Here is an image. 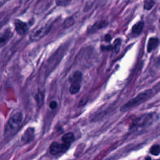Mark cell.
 Instances as JSON below:
<instances>
[{
    "instance_id": "13",
    "label": "cell",
    "mask_w": 160,
    "mask_h": 160,
    "mask_svg": "<svg viewBox=\"0 0 160 160\" xmlns=\"http://www.w3.org/2000/svg\"><path fill=\"white\" fill-rule=\"evenodd\" d=\"M74 139H75L74 135L72 132H71L66 133L62 137V142H66V143H68V144H71V142H72L74 141Z\"/></svg>"
},
{
    "instance_id": "8",
    "label": "cell",
    "mask_w": 160,
    "mask_h": 160,
    "mask_svg": "<svg viewBox=\"0 0 160 160\" xmlns=\"http://www.w3.org/2000/svg\"><path fill=\"white\" fill-rule=\"evenodd\" d=\"M12 32L10 28H6L0 32V46L5 45L11 38Z\"/></svg>"
},
{
    "instance_id": "5",
    "label": "cell",
    "mask_w": 160,
    "mask_h": 160,
    "mask_svg": "<svg viewBox=\"0 0 160 160\" xmlns=\"http://www.w3.org/2000/svg\"><path fill=\"white\" fill-rule=\"evenodd\" d=\"M71 144L62 142L59 143L58 142H53L51 143L49 147V152L52 155H56L59 153H62L67 151Z\"/></svg>"
},
{
    "instance_id": "7",
    "label": "cell",
    "mask_w": 160,
    "mask_h": 160,
    "mask_svg": "<svg viewBox=\"0 0 160 160\" xmlns=\"http://www.w3.org/2000/svg\"><path fill=\"white\" fill-rule=\"evenodd\" d=\"M35 130L34 128L29 127L24 131L22 137H21V142L24 144H26L32 141L34 137Z\"/></svg>"
},
{
    "instance_id": "9",
    "label": "cell",
    "mask_w": 160,
    "mask_h": 160,
    "mask_svg": "<svg viewBox=\"0 0 160 160\" xmlns=\"http://www.w3.org/2000/svg\"><path fill=\"white\" fill-rule=\"evenodd\" d=\"M108 22L106 21H104V20H101V21H97L88 29V32L89 34L94 33L96 31H97L104 28L105 26H106L108 25Z\"/></svg>"
},
{
    "instance_id": "24",
    "label": "cell",
    "mask_w": 160,
    "mask_h": 160,
    "mask_svg": "<svg viewBox=\"0 0 160 160\" xmlns=\"http://www.w3.org/2000/svg\"><path fill=\"white\" fill-rule=\"evenodd\" d=\"M4 24V21L0 20V29H1V28L2 27V26H3Z\"/></svg>"
},
{
    "instance_id": "23",
    "label": "cell",
    "mask_w": 160,
    "mask_h": 160,
    "mask_svg": "<svg viewBox=\"0 0 160 160\" xmlns=\"http://www.w3.org/2000/svg\"><path fill=\"white\" fill-rule=\"evenodd\" d=\"M104 39H105V40L106 41H110L111 40V36L109 35V34H106V36H105V38H104Z\"/></svg>"
},
{
    "instance_id": "17",
    "label": "cell",
    "mask_w": 160,
    "mask_h": 160,
    "mask_svg": "<svg viewBox=\"0 0 160 160\" xmlns=\"http://www.w3.org/2000/svg\"><path fill=\"white\" fill-rule=\"evenodd\" d=\"M150 153L154 156H158L160 154V146L155 144L150 149Z\"/></svg>"
},
{
    "instance_id": "1",
    "label": "cell",
    "mask_w": 160,
    "mask_h": 160,
    "mask_svg": "<svg viewBox=\"0 0 160 160\" xmlns=\"http://www.w3.org/2000/svg\"><path fill=\"white\" fill-rule=\"evenodd\" d=\"M23 120V114L21 112L14 114L7 122L4 128V135L7 137L12 136L17 132Z\"/></svg>"
},
{
    "instance_id": "10",
    "label": "cell",
    "mask_w": 160,
    "mask_h": 160,
    "mask_svg": "<svg viewBox=\"0 0 160 160\" xmlns=\"http://www.w3.org/2000/svg\"><path fill=\"white\" fill-rule=\"evenodd\" d=\"M158 39L157 38H149L147 46V51L148 52H151L153 49H154L158 44Z\"/></svg>"
},
{
    "instance_id": "25",
    "label": "cell",
    "mask_w": 160,
    "mask_h": 160,
    "mask_svg": "<svg viewBox=\"0 0 160 160\" xmlns=\"http://www.w3.org/2000/svg\"><path fill=\"white\" fill-rule=\"evenodd\" d=\"M146 159H151V158H146Z\"/></svg>"
},
{
    "instance_id": "6",
    "label": "cell",
    "mask_w": 160,
    "mask_h": 160,
    "mask_svg": "<svg viewBox=\"0 0 160 160\" xmlns=\"http://www.w3.org/2000/svg\"><path fill=\"white\" fill-rule=\"evenodd\" d=\"M15 30L17 32V33L19 35H23L26 34L28 31L29 30V25L19 19H16L14 22Z\"/></svg>"
},
{
    "instance_id": "20",
    "label": "cell",
    "mask_w": 160,
    "mask_h": 160,
    "mask_svg": "<svg viewBox=\"0 0 160 160\" xmlns=\"http://www.w3.org/2000/svg\"><path fill=\"white\" fill-rule=\"evenodd\" d=\"M72 0H56V4L59 6H66Z\"/></svg>"
},
{
    "instance_id": "3",
    "label": "cell",
    "mask_w": 160,
    "mask_h": 160,
    "mask_svg": "<svg viewBox=\"0 0 160 160\" xmlns=\"http://www.w3.org/2000/svg\"><path fill=\"white\" fill-rule=\"evenodd\" d=\"M152 89H146L144 91L139 93L136 97L130 99L129 101L126 102L123 106H122L120 108L121 111H125L131 108H133L138 105L139 104L148 99L152 94Z\"/></svg>"
},
{
    "instance_id": "16",
    "label": "cell",
    "mask_w": 160,
    "mask_h": 160,
    "mask_svg": "<svg viewBox=\"0 0 160 160\" xmlns=\"http://www.w3.org/2000/svg\"><path fill=\"white\" fill-rule=\"evenodd\" d=\"M80 85L78 83H72L69 88V92L72 94H76L80 90Z\"/></svg>"
},
{
    "instance_id": "21",
    "label": "cell",
    "mask_w": 160,
    "mask_h": 160,
    "mask_svg": "<svg viewBox=\"0 0 160 160\" xmlns=\"http://www.w3.org/2000/svg\"><path fill=\"white\" fill-rule=\"evenodd\" d=\"M57 106H58V103L56 102V101H52L50 102V103H49V107H50L51 109H56V108H57Z\"/></svg>"
},
{
    "instance_id": "14",
    "label": "cell",
    "mask_w": 160,
    "mask_h": 160,
    "mask_svg": "<svg viewBox=\"0 0 160 160\" xmlns=\"http://www.w3.org/2000/svg\"><path fill=\"white\" fill-rule=\"evenodd\" d=\"M121 44V41L120 39H116L114 41V42L113 43V45L112 46V51L114 54L118 53Z\"/></svg>"
},
{
    "instance_id": "18",
    "label": "cell",
    "mask_w": 160,
    "mask_h": 160,
    "mask_svg": "<svg viewBox=\"0 0 160 160\" xmlns=\"http://www.w3.org/2000/svg\"><path fill=\"white\" fill-rule=\"evenodd\" d=\"M74 19L72 17H69L63 22V27L64 28H69L72 26L74 24Z\"/></svg>"
},
{
    "instance_id": "12",
    "label": "cell",
    "mask_w": 160,
    "mask_h": 160,
    "mask_svg": "<svg viewBox=\"0 0 160 160\" xmlns=\"http://www.w3.org/2000/svg\"><path fill=\"white\" fill-rule=\"evenodd\" d=\"M82 79V73L80 71L74 72L69 78V81L72 83L79 84Z\"/></svg>"
},
{
    "instance_id": "19",
    "label": "cell",
    "mask_w": 160,
    "mask_h": 160,
    "mask_svg": "<svg viewBox=\"0 0 160 160\" xmlns=\"http://www.w3.org/2000/svg\"><path fill=\"white\" fill-rule=\"evenodd\" d=\"M36 99L38 106H41L43 102L44 99V94L42 92H39L36 96Z\"/></svg>"
},
{
    "instance_id": "15",
    "label": "cell",
    "mask_w": 160,
    "mask_h": 160,
    "mask_svg": "<svg viewBox=\"0 0 160 160\" xmlns=\"http://www.w3.org/2000/svg\"><path fill=\"white\" fill-rule=\"evenodd\" d=\"M157 0H144V8L146 10H150L155 4Z\"/></svg>"
},
{
    "instance_id": "4",
    "label": "cell",
    "mask_w": 160,
    "mask_h": 160,
    "mask_svg": "<svg viewBox=\"0 0 160 160\" xmlns=\"http://www.w3.org/2000/svg\"><path fill=\"white\" fill-rule=\"evenodd\" d=\"M52 24L51 22H46L39 25L31 31L29 35V39L32 41H39L50 32Z\"/></svg>"
},
{
    "instance_id": "2",
    "label": "cell",
    "mask_w": 160,
    "mask_h": 160,
    "mask_svg": "<svg viewBox=\"0 0 160 160\" xmlns=\"http://www.w3.org/2000/svg\"><path fill=\"white\" fill-rule=\"evenodd\" d=\"M157 119V114L154 112L147 113L135 118L130 126V129L136 130L139 128L146 127L151 124Z\"/></svg>"
},
{
    "instance_id": "22",
    "label": "cell",
    "mask_w": 160,
    "mask_h": 160,
    "mask_svg": "<svg viewBox=\"0 0 160 160\" xmlns=\"http://www.w3.org/2000/svg\"><path fill=\"white\" fill-rule=\"evenodd\" d=\"M87 101H88V99L86 98V96L83 97L81 98L80 102H79V106H84L86 102H87Z\"/></svg>"
},
{
    "instance_id": "11",
    "label": "cell",
    "mask_w": 160,
    "mask_h": 160,
    "mask_svg": "<svg viewBox=\"0 0 160 160\" xmlns=\"http://www.w3.org/2000/svg\"><path fill=\"white\" fill-rule=\"evenodd\" d=\"M144 22L143 21H139L138 22L136 23L132 28V32L134 34L138 35L139 34L144 28Z\"/></svg>"
}]
</instances>
